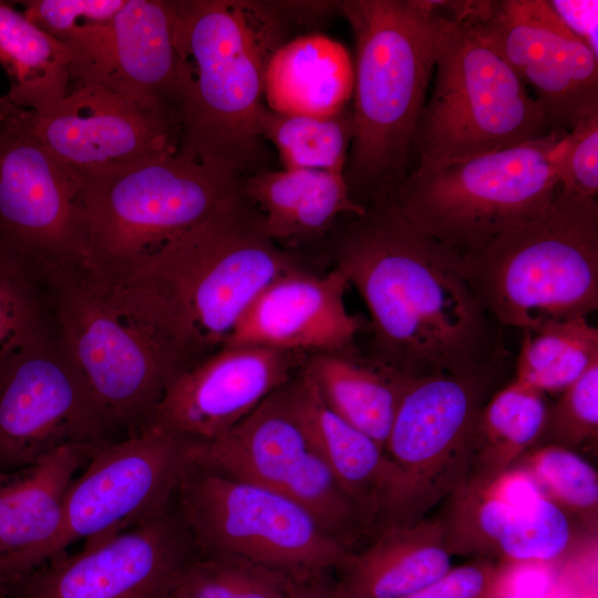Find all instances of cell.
<instances>
[{"label":"cell","instance_id":"cell-36","mask_svg":"<svg viewBox=\"0 0 598 598\" xmlns=\"http://www.w3.org/2000/svg\"><path fill=\"white\" fill-rule=\"evenodd\" d=\"M51 327L42 286L0 256V365L21 346Z\"/></svg>","mask_w":598,"mask_h":598},{"label":"cell","instance_id":"cell-28","mask_svg":"<svg viewBox=\"0 0 598 598\" xmlns=\"http://www.w3.org/2000/svg\"><path fill=\"white\" fill-rule=\"evenodd\" d=\"M323 402L383 448L401 394L411 378L354 349L310 354L302 368Z\"/></svg>","mask_w":598,"mask_h":598},{"label":"cell","instance_id":"cell-13","mask_svg":"<svg viewBox=\"0 0 598 598\" xmlns=\"http://www.w3.org/2000/svg\"><path fill=\"white\" fill-rule=\"evenodd\" d=\"M19 115L0 120V256L40 285L51 269L89 258L81 179Z\"/></svg>","mask_w":598,"mask_h":598},{"label":"cell","instance_id":"cell-10","mask_svg":"<svg viewBox=\"0 0 598 598\" xmlns=\"http://www.w3.org/2000/svg\"><path fill=\"white\" fill-rule=\"evenodd\" d=\"M301 267L269 236L262 215L240 190L133 274L150 272L166 281L213 352L266 287Z\"/></svg>","mask_w":598,"mask_h":598},{"label":"cell","instance_id":"cell-42","mask_svg":"<svg viewBox=\"0 0 598 598\" xmlns=\"http://www.w3.org/2000/svg\"><path fill=\"white\" fill-rule=\"evenodd\" d=\"M548 3L566 27L598 56V1L554 0Z\"/></svg>","mask_w":598,"mask_h":598},{"label":"cell","instance_id":"cell-8","mask_svg":"<svg viewBox=\"0 0 598 598\" xmlns=\"http://www.w3.org/2000/svg\"><path fill=\"white\" fill-rule=\"evenodd\" d=\"M433 75L414 134L417 164L412 171L508 148L553 131L528 87L470 22L450 19Z\"/></svg>","mask_w":598,"mask_h":598},{"label":"cell","instance_id":"cell-43","mask_svg":"<svg viewBox=\"0 0 598 598\" xmlns=\"http://www.w3.org/2000/svg\"><path fill=\"white\" fill-rule=\"evenodd\" d=\"M286 16L296 23H316L338 11V1H277Z\"/></svg>","mask_w":598,"mask_h":598},{"label":"cell","instance_id":"cell-33","mask_svg":"<svg viewBox=\"0 0 598 598\" xmlns=\"http://www.w3.org/2000/svg\"><path fill=\"white\" fill-rule=\"evenodd\" d=\"M516 466L549 501L597 532L598 475L587 461L570 448L549 443L522 455Z\"/></svg>","mask_w":598,"mask_h":598},{"label":"cell","instance_id":"cell-9","mask_svg":"<svg viewBox=\"0 0 598 598\" xmlns=\"http://www.w3.org/2000/svg\"><path fill=\"white\" fill-rule=\"evenodd\" d=\"M174 503L198 557L248 561L306 579L338 570L350 551L285 494L195 463Z\"/></svg>","mask_w":598,"mask_h":598},{"label":"cell","instance_id":"cell-12","mask_svg":"<svg viewBox=\"0 0 598 598\" xmlns=\"http://www.w3.org/2000/svg\"><path fill=\"white\" fill-rule=\"evenodd\" d=\"M194 442L157 425L102 444L72 481L58 534L41 548L16 555L22 574L79 539L101 542L155 516L175 497L193 463Z\"/></svg>","mask_w":598,"mask_h":598},{"label":"cell","instance_id":"cell-35","mask_svg":"<svg viewBox=\"0 0 598 598\" xmlns=\"http://www.w3.org/2000/svg\"><path fill=\"white\" fill-rule=\"evenodd\" d=\"M290 580L248 561L195 556L179 584L187 598H286Z\"/></svg>","mask_w":598,"mask_h":598},{"label":"cell","instance_id":"cell-26","mask_svg":"<svg viewBox=\"0 0 598 598\" xmlns=\"http://www.w3.org/2000/svg\"><path fill=\"white\" fill-rule=\"evenodd\" d=\"M241 190L264 218L269 236L298 243L326 234L343 216L367 207L355 202L343 174L310 169H260L244 177Z\"/></svg>","mask_w":598,"mask_h":598},{"label":"cell","instance_id":"cell-48","mask_svg":"<svg viewBox=\"0 0 598 598\" xmlns=\"http://www.w3.org/2000/svg\"><path fill=\"white\" fill-rule=\"evenodd\" d=\"M168 598H187L179 582Z\"/></svg>","mask_w":598,"mask_h":598},{"label":"cell","instance_id":"cell-37","mask_svg":"<svg viewBox=\"0 0 598 598\" xmlns=\"http://www.w3.org/2000/svg\"><path fill=\"white\" fill-rule=\"evenodd\" d=\"M553 444L573 448L597 440L598 435V360L547 409L543 434Z\"/></svg>","mask_w":598,"mask_h":598},{"label":"cell","instance_id":"cell-24","mask_svg":"<svg viewBox=\"0 0 598 598\" xmlns=\"http://www.w3.org/2000/svg\"><path fill=\"white\" fill-rule=\"evenodd\" d=\"M440 520L391 525L365 549L348 553L334 585L339 598H406L451 567Z\"/></svg>","mask_w":598,"mask_h":598},{"label":"cell","instance_id":"cell-20","mask_svg":"<svg viewBox=\"0 0 598 598\" xmlns=\"http://www.w3.org/2000/svg\"><path fill=\"white\" fill-rule=\"evenodd\" d=\"M82 82L179 116L183 63L176 0H125L100 41L72 64L71 85Z\"/></svg>","mask_w":598,"mask_h":598},{"label":"cell","instance_id":"cell-41","mask_svg":"<svg viewBox=\"0 0 598 598\" xmlns=\"http://www.w3.org/2000/svg\"><path fill=\"white\" fill-rule=\"evenodd\" d=\"M496 563L481 558L458 567L406 598H486Z\"/></svg>","mask_w":598,"mask_h":598},{"label":"cell","instance_id":"cell-34","mask_svg":"<svg viewBox=\"0 0 598 598\" xmlns=\"http://www.w3.org/2000/svg\"><path fill=\"white\" fill-rule=\"evenodd\" d=\"M279 492L301 506L331 537L348 549L354 536L370 526L330 467L313 448Z\"/></svg>","mask_w":598,"mask_h":598},{"label":"cell","instance_id":"cell-39","mask_svg":"<svg viewBox=\"0 0 598 598\" xmlns=\"http://www.w3.org/2000/svg\"><path fill=\"white\" fill-rule=\"evenodd\" d=\"M559 187L564 192L597 198L598 111L581 118L563 137L557 157Z\"/></svg>","mask_w":598,"mask_h":598},{"label":"cell","instance_id":"cell-15","mask_svg":"<svg viewBox=\"0 0 598 598\" xmlns=\"http://www.w3.org/2000/svg\"><path fill=\"white\" fill-rule=\"evenodd\" d=\"M196 556L175 503L126 530L27 571L13 598H168Z\"/></svg>","mask_w":598,"mask_h":598},{"label":"cell","instance_id":"cell-29","mask_svg":"<svg viewBox=\"0 0 598 598\" xmlns=\"http://www.w3.org/2000/svg\"><path fill=\"white\" fill-rule=\"evenodd\" d=\"M71 64L63 43L0 0V65L14 106L37 114L54 107L71 90Z\"/></svg>","mask_w":598,"mask_h":598},{"label":"cell","instance_id":"cell-47","mask_svg":"<svg viewBox=\"0 0 598 598\" xmlns=\"http://www.w3.org/2000/svg\"><path fill=\"white\" fill-rule=\"evenodd\" d=\"M545 598H574V597L555 582L554 587L551 588V590Z\"/></svg>","mask_w":598,"mask_h":598},{"label":"cell","instance_id":"cell-1","mask_svg":"<svg viewBox=\"0 0 598 598\" xmlns=\"http://www.w3.org/2000/svg\"><path fill=\"white\" fill-rule=\"evenodd\" d=\"M351 218L336 230L330 254L370 313V358L414 378L487 365L494 319L460 256L390 202Z\"/></svg>","mask_w":598,"mask_h":598},{"label":"cell","instance_id":"cell-31","mask_svg":"<svg viewBox=\"0 0 598 598\" xmlns=\"http://www.w3.org/2000/svg\"><path fill=\"white\" fill-rule=\"evenodd\" d=\"M258 133L276 148L286 169L343 174L353 136L351 106L327 117L287 115L266 106Z\"/></svg>","mask_w":598,"mask_h":598},{"label":"cell","instance_id":"cell-40","mask_svg":"<svg viewBox=\"0 0 598 598\" xmlns=\"http://www.w3.org/2000/svg\"><path fill=\"white\" fill-rule=\"evenodd\" d=\"M558 564L498 561L486 598H545L556 581Z\"/></svg>","mask_w":598,"mask_h":598},{"label":"cell","instance_id":"cell-17","mask_svg":"<svg viewBox=\"0 0 598 598\" xmlns=\"http://www.w3.org/2000/svg\"><path fill=\"white\" fill-rule=\"evenodd\" d=\"M472 23L534 91L553 130L598 111V56L544 0L494 1Z\"/></svg>","mask_w":598,"mask_h":598},{"label":"cell","instance_id":"cell-18","mask_svg":"<svg viewBox=\"0 0 598 598\" xmlns=\"http://www.w3.org/2000/svg\"><path fill=\"white\" fill-rule=\"evenodd\" d=\"M442 523L452 555L498 561H560L576 542L567 513L520 467L470 477L450 497Z\"/></svg>","mask_w":598,"mask_h":598},{"label":"cell","instance_id":"cell-45","mask_svg":"<svg viewBox=\"0 0 598 598\" xmlns=\"http://www.w3.org/2000/svg\"><path fill=\"white\" fill-rule=\"evenodd\" d=\"M22 111L14 106L6 95H0V120L19 115Z\"/></svg>","mask_w":598,"mask_h":598},{"label":"cell","instance_id":"cell-23","mask_svg":"<svg viewBox=\"0 0 598 598\" xmlns=\"http://www.w3.org/2000/svg\"><path fill=\"white\" fill-rule=\"evenodd\" d=\"M311 447L371 525L385 518L392 485V465L384 448L372 437L337 415L301 371L286 385Z\"/></svg>","mask_w":598,"mask_h":598},{"label":"cell","instance_id":"cell-22","mask_svg":"<svg viewBox=\"0 0 598 598\" xmlns=\"http://www.w3.org/2000/svg\"><path fill=\"white\" fill-rule=\"evenodd\" d=\"M286 385L223 436L194 443L193 463L279 492L312 448Z\"/></svg>","mask_w":598,"mask_h":598},{"label":"cell","instance_id":"cell-19","mask_svg":"<svg viewBox=\"0 0 598 598\" xmlns=\"http://www.w3.org/2000/svg\"><path fill=\"white\" fill-rule=\"evenodd\" d=\"M308 357L266 347H220L168 385L147 425L194 443L212 442L290 382Z\"/></svg>","mask_w":598,"mask_h":598},{"label":"cell","instance_id":"cell-16","mask_svg":"<svg viewBox=\"0 0 598 598\" xmlns=\"http://www.w3.org/2000/svg\"><path fill=\"white\" fill-rule=\"evenodd\" d=\"M24 120L80 179L175 153L182 135L177 114L145 107L93 82L72 84L54 107L25 111Z\"/></svg>","mask_w":598,"mask_h":598},{"label":"cell","instance_id":"cell-38","mask_svg":"<svg viewBox=\"0 0 598 598\" xmlns=\"http://www.w3.org/2000/svg\"><path fill=\"white\" fill-rule=\"evenodd\" d=\"M125 0H27L23 14L61 43L109 23Z\"/></svg>","mask_w":598,"mask_h":598},{"label":"cell","instance_id":"cell-25","mask_svg":"<svg viewBox=\"0 0 598 598\" xmlns=\"http://www.w3.org/2000/svg\"><path fill=\"white\" fill-rule=\"evenodd\" d=\"M104 443L63 446L0 475V557L30 554L54 538L72 481Z\"/></svg>","mask_w":598,"mask_h":598},{"label":"cell","instance_id":"cell-14","mask_svg":"<svg viewBox=\"0 0 598 598\" xmlns=\"http://www.w3.org/2000/svg\"><path fill=\"white\" fill-rule=\"evenodd\" d=\"M111 434L53 324L0 365V475Z\"/></svg>","mask_w":598,"mask_h":598},{"label":"cell","instance_id":"cell-21","mask_svg":"<svg viewBox=\"0 0 598 598\" xmlns=\"http://www.w3.org/2000/svg\"><path fill=\"white\" fill-rule=\"evenodd\" d=\"M346 276L332 268L295 269L266 287L241 315L225 346H256L315 354L354 349L364 319L347 309Z\"/></svg>","mask_w":598,"mask_h":598},{"label":"cell","instance_id":"cell-27","mask_svg":"<svg viewBox=\"0 0 598 598\" xmlns=\"http://www.w3.org/2000/svg\"><path fill=\"white\" fill-rule=\"evenodd\" d=\"M353 83L347 49L324 34L308 33L288 39L272 54L265 105L287 115L332 116L349 106Z\"/></svg>","mask_w":598,"mask_h":598},{"label":"cell","instance_id":"cell-7","mask_svg":"<svg viewBox=\"0 0 598 598\" xmlns=\"http://www.w3.org/2000/svg\"><path fill=\"white\" fill-rule=\"evenodd\" d=\"M243 179L178 151L81 178L90 261L110 274H133L236 196Z\"/></svg>","mask_w":598,"mask_h":598},{"label":"cell","instance_id":"cell-46","mask_svg":"<svg viewBox=\"0 0 598 598\" xmlns=\"http://www.w3.org/2000/svg\"><path fill=\"white\" fill-rule=\"evenodd\" d=\"M11 580L0 560V598L9 597Z\"/></svg>","mask_w":598,"mask_h":598},{"label":"cell","instance_id":"cell-44","mask_svg":"<svg viewBox=\"0 0 598 598\" xmlns=\"http://www.w3.org/2000/svg\"><path fill=\"white\" fill-rule=\"evenodd\" d=\"M286 598H338L334 585L330 586L324 577L291 579Z\"/></svg>","mask_w":598,"mask_h":598},{"label":"cell","instance_id":"cell-5","mask_svg":"<svg viewBox=\"0 0 598 598\" xmlns=\"http://www.w3.org/2000/svg\"><path fill=\"white\" fill-rule=\"evenodd\" d=\"M485 311L524 332L598 307V202L558 189L539 217L460 257Z\"/></svg>","mask_w":598,"mask_h":598},{"label":"cell","instance_id":"cell-4","mask_svg":"<svg viewBox=\"0 0 598 598\" xmlns=\"http://www.w3.org/2000/svg\"><path fill=\"white\" fill-rule=\"evenodd\" d=\"M355 44L353 136L343 176L355 202L391 200L411 173L414 134L450 18L426 0H346Z\"/></svg>","mask_w":598,"mask_h":598},{"label":"cell","instance_id":"cell-30","mask_svg":"<svg viewBox=\"0 0 598 598\" xmlns=\"http://www.w3.org/2000/svg\"><path fill=\"white\" fill-rule=\"evenodd\" d=\"M547 409L544 393L516 379L495 393L480 414L470 477L489 478L514 466L542 436Z\"/></svg>","mask_w":598,"mask_h":598},{"label":"cell","instance_id":"cell-2","mask_svg":"<svg viewBox=\"0 0 598 598\" xmlns=\"http://www.w3.org/2000/svg\"><path fill=\"white\" fill-rule=\"evenodd\" d=\"M41 286L54 331L111 433L144 429L168 385L212 353L153 274L114 275L81 259L51 269Z\"/></svg>","mask_w":598,"mask_h":598},{"label":"cell","instance_id":"cell-32","mask_svg":"<svg viewBox=\"0 0 598 598\" xmlns=\"http://www.w3.org/2000/svg\"><path fill=\"white\" fill-rule=\"evenodd\" d=\"M598 360V330L576 318L524 332L516 380L542 393L563 392Z\"/></svg>","mask_w":598,"mask_h":598},{"label":"cell","instance_id":"cell-3","mask_svg":"<svg viewBox=\"0 0 598 598\" xmlns=\"http://www.w3.org/2000/svg\"><path fill=\"white\" fill-rule=\"evenodd\" d=\"M183 63L178 152L243 177L262 157L265 81L292 22L277 1L176 0Z\"/></svg>","mask_w":598,"mask_h":598},{"label":"cell","instance_id":"cell-11","mask_svg":"<svg viewBox=\"0 0 598 598\" xmlns=\"http://www.w3.org/2000/svg\"><path fill=\"white\" fill-rule=\"evenodd\" d=\"M486 367L406 383L384 445L393 471L385 527L424 519L472 475Z\"/></svg>","mask_w":598,"mask_h":598},{"label":"cell","instance_id":"cell-6","mask_svg":"<svg viewBox=\"0 0 598 598\" xmlns=\"http://www.w3.org/2000/svg\"><path fill=\"white\" fill-rule=\"evenodd\" d=\"M567 132L425 171H412L390 203L460 257L543 215L558 189Z\"/></svg>","mask_w":598,"mask_h":598}]
</instances>
